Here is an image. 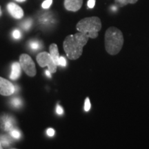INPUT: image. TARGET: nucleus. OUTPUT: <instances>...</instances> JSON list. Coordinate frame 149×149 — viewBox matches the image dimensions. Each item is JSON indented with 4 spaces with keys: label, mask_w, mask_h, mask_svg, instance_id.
<instances>
[{
    "label": "nucleus",
    "mask_w": 149,
    "mask_h": 149,
    "mask_svg": "<svg viewBox=\"0 0 149 149\" xmlns=\"http://www.w3.org/2000/svg\"><path fill=\"white\" fill-rule=\"evenodd\" d=\"M21 69L22 67L20 66L19 62L13 63L11 66V74L10 78L13 80L17 79L21 75Z\"/></svg>",
    "instance_id": "9"
},
{
    "label": "nucleus",
    "mask_w": 149,
    "mask_h": 149,
    "mask_svg": "<svg viewBox=\"0 0 149 149\" xmlns=\"http://www.w3.org/2000/svg\"><path fill=\"white\" fill-rule=\"evenodd\" d=\"M0 149H3V148H2V146H1V141H0Z\"/></svg>",
    "instance_id": "27"
},
{
    "label": "nucleus",
    "mask_w": 149,
    "mask_h": 149,
    "mask_svg": "<svg viewBox=\"0 0 149 149\" xmlns=\"http://www.w3.org/2000/svg\"><path fill=\"white\" fill-rule=\"evenodd\" d=\"M138 0H115L116 3L120 6H124L129 4V3H135Z\"/></svg>",
    "instance_id": "12"
},
{
    "label": "nucleus",
    "mask_w": 149,
    "mask_h": 149,
    "mask_svg": "<svg viewBox=\"0 0 149 149\" xmlns=\"http://www.w3.org/2000/svg\"><path fill=\"white\" fill-rule=\"evenodd\" d=\"M30 47L32 48L33 50H37L39 49L40 47V43H39L38 41H36V40H34V41H31V42H30Z\"/></svg>",
    "instance_id": "17"
},
{
    "label": "nucleus",
    "mask_w": 149,
    "mask_h": 149,
    "mask_svg": "<svg viewBox=\"0 0 149 149\" xmlns=\"http://www.w3.org/2000/svg\"><path fill=\"white\" fill-rule=\"evenodd\" d=\"M89 37L80 32L67 36L63 43L66 55L69 59L75 60L82 55L83 48L88 42Z\"/></svg>",
    "instance_id": "1"
},
{
    "label": "nucleus",
    "mask_w": 149,
    "mask_h": 149,
    "mask_svg": "<svg viewBox=\"0 0 149 149\" xmlns=\"http://www.w3.org/2000/svg\"><path fill=\"white\" fill-rule=\"evenodd\" d=\"M15 91V87L8 80L0 77V94L3 96H10Z\"/></svg>",
    "instance_id": "6"
},
{
    "label": "nucleus",
    "mask_w": 149,
    "mask_h": 149,
    "mask_svg": "<svg viewBox=\"0 0 149 149\" xmlns=\"http://www.w3.org/2000/svg\"><path fill=\"white\" fill-rule=\"evenodd\" d=\"M13 36L15 39H19L21 37V33L18 30H15L13 32Z\"/></svg>",
    "instance_id": "21"
},
{
    "label": "nucleus",
    "mask_w": 149,
    "mask_h": 149,
    "mask_svg": "<svg viewBox=\"0 0 149 149\" xmlns=\"http://www.w3.org/2000/svg\"><path fill=\"white\" fill-rule=\"evenodd\" d=\"M37 61L38 64L42 68L48 66V70L51 73H55L57 71V66L54 62L51 55L46 52H42V53H39L37 56Z\"/></svg>",
    "instance_id": "5"
},
{
    "label": "nucleus",
    "mask_w": 149,
    "mask_h": 149,
    "mask_svg": "<svg viewBox=\"0 0 149 149\" xmlns=\"http://www.w3.org/2000/svg\"><path fill=\"white\" fill-rule=\"evenodd\" d=\"M105 48L111 55L120 53L124 44V36L122 31L115 27H110L107 30L104 37Z\"/></svg>",
    "instance_id": "2"
},
{
    "label": "nucleus",
    "mask_w": 149,
    "mask_h": 149,
    "mask_svg": "<svg viewBox=\"0 0 149 149\" xmlns=\"http://www.w3.org/2000/svg\"><path fill=\"white\" fill-rule=\"evenodd\" d=\"M3 128L4 130L6 131H10L13 129H14L13 128V122L12 119L10 117H6V118L3 119Z\"/></svg>",
    "instance_id": "11"
},
{
    "label": "nucleus",
    "mask_w": 149,
    "mask_h": 149,
    "mask_svg": "<svg viewBox=\"0 0 149 149\" xmlns=\"http://www.w3.org/2000/svg\"><path fill=\"white\" fill-rule=\"evenodd\" d=\"M0 141H1V144H3L4 146H8L11 142L10 139L8 137H6V136H1V137H0Z\"/></svg>",
    "instance_id": "15"
},
{
    "label": "nucleus",
    "mask_w": 149,
    "mask_h": 149,
    "mask_svg": "<svg viewBox=\"0 0 149 149\" xmlns=\"http://www.w3.org/2000/svg\"><path fill=\"white\" fill-rule=\"evenodd\" d=\"M78 32L87 35L89 38L95 39L102 29V22L97 17H90L82 19L76 26Z\"/></svg>",
    "instance_id": "3"
},
{
    "label": "nucleus",
    "mask_w": 149,
    "mask_h": 149,
    "mask_svg": "<svg viewBox=\"0 0 149 149\" xmlns=\"http://www.w3.org/2000/svg\"><path fill=\"white\" fill-rule=\"evenodd\" d=\"M1 15V7H0V16Z\"/></svg>",
    "instance_id": "28"
},
{
    "label": "nucleus",
    "mask_w": 149,
    "mask_h": 149,
    "mask_svg": "<svg viewBox=\"0 0 149 149\" xmlns=\"http://www.w3.org/2000/svg\"><path fill=\"white\" fill-rule=\"evenodd\" d=\"M10 135L15 139H19L21 137V133L17 129H13L10 131Z\"/></svg>",
    "instance_id": "16"
},
{
    "label": "nucleus",
    "mask_w": 149,
    "mask_h": 149,
    "mask_svg": "<svg viewBox=\"0 0 149 149\" xmlns=\"http://www.w3.org/2000/svg\"><path fill=\"white\" fill-rule=\"evenodd\" d=\"M95 4V0H88V7L89 8H94Z\"/></svg>",
    "instance_id": "23"
},
{
    "label": "nucleus",
    "mask_w": 149,
    "mask_h": 149,
    "mask_svg": "<svg viewBox=\"0 0 149 149\" xmlns=\"http://www.w3.org/2000/svg\"><path fill=\"white\" fill-rule=\"evenodd\" d=\"M45 72H46V75H47V76H48V77H50V78H51V72H50V71H49V70H46V71H45Z\"/></svg>",
    "instance_id": "25"
},
{
    "label": "nucleus",
    "mask_w": 149,
    "mask_h": 149,
    "mask_svg": "<svg viewBox=\"0 0 149 149\" xmlns=\"http://www.w3.org/2000/svg\"><path fill=\"white\" fill-rule=\"evenodd\" d=\"M32 20L31 19H28L26 21L24 22V23L22 24V27L24 30H29L32 26Z\"/></svg>",
    "instance_id": "14"
},
{
    "label": "nucleus",
    "mask_w": 149,
    "mask_h": 149,
    "mask_svg": "<svg viewBox=\"0 0 149 149\" xmlns=\"http://www.w3.org/2000/svg\"><path fill=\"white\" fill-rule=\"evenodd\" d=\"M83 0H64V7L67 10L76 12L81 8Z\"/></svg>",
    "instance_id": "8"
},
{
    "label": "nucleus",
    "mask_w": 149,
    "mask_h": 149,
    "mask_svg": "<svg viewBox=\"0 0 149 149\" xmlns=\"http://www.w3.org/2000/svg\"><path fill=\"white\" fill-rule=\"evenodd\" d=\"M56 113H57L58 115L63 114V113H64V111H63L62 108H61L60 106L57 105V108H56Z\"/></svg>",
    "instance_id": "24"
},
{
    "label": "nucleus",
    "mask_w": 149,
    "mask_h": 149,
    "mask_svg": "<svg viewBox=\"0 0 149 149\" xmlns=\"http://www.w3.org/2000/svg\"><path fill=\"white\" fill-rule=\"evenodd\" d=\"M52 3H53V0H46V1H44V2L42 3V8L45 9L49 8L50 7H51Z\"/></svg>",
    "instance_id": "18"
},
{
    "label": "nucleus",
    "mask_w": 149,
    "mask_h": 149,
    "mask_svg": "<svg viewBox=\"0 0 149 149\" xmlns=\"http://www.w3.org/2000/svg\"><path fill=\"white\" fill-rule=\"evenodd\" d=\"M15 1H18V2H24V1H25L26 0H15Z\"/></svg>",
    "instance_id": "26"
},
{
    "label": "nucleus",
    "mask_w": 149,
    "mask_h": 149,
    "mask_svg": "<svg viewBox=\"0 0 149 149\" xmlns=\"http://www.w3.org/2000/svg\"><path fill=\"white\" fill-rule=\"evenodd\" d=\"M91 102H90V100H89L88 97H86L85 100V103H84V111L86 112L89 111V110L91 109Z\"/></svg>",
    "instance_id": "19"
},
{
    "label": "nucleus",
    "mask_w": 149,
    "mask_h": 149,
    "mask_svg": "<svg viewBox=\"0 0 149 149\" xmlns=\"http://www.w3.org/2000/svg\"><path fill=\"white\" fill-rule=\"evenodd\" d=\"M59 66H61L63 67L66 66V60L64 57H59Z\"/></svg>",
    "instance_id": "20"
},
{
    "label": "nucleus",
    "mask_w": 149,
    "mask_h": 149,
    "mask_svg": "<svg viewBox=\"0 0 149 149\" xmlns=\"http://www.w3.org/2000/svg\"><path fill=\"white\" fill-rule=\"evenodd\" d=\"M46 133H47V135L48 136H50V137H53V136H54V135H55V130L53 129V128H50L47 130Z\"/></svg>",
    "instance_id": "22"
},
{
    "label": "nucleus",
    "mask_w": 149,
    "mask_h": 149,
    "mask_svg": "<svg viewBox=\"0 0 149 149\" xmlns=\"http://www.w3.org/2000/svg\"><path fill=\"white\" fill-rule=\"evenodd\" d=\"M10 104L15 108H19L22 107V102L19 98L14 97L10 100Z\"/></svg>",
    "instance_id": "13"
},
{
    "label": "nucleus",
    "mask_w": 149,
    "mask_h": 149,
    "mask_svg": "<svg viewBox=\"0 0 149 149\" xmlns=\"http://www.w3.org/2000/svg\"><path fill=\"white\" fill-rule=\"evenodd\" d=\"M7 9H8V13H10L12 17H13L15 19H21L24 16V11L19 6L15 3H9L7 5Z\"/></svg>",
    "instance_id": "7"
},
{
    "label": "nucleus",
    "mask_w": 149,
    "mask_h": 149,
    "mask_svg": "<svg viewBox=\"0 0 149 149\" xmlns=\"http://www.w3.org/2000/svg\"><path fill=\"white\" fill-rule=\"evenodd\" d=\"M19 64L27 75L34 77L37 73L36 67L32 58L27 54H22L19 57Z\"/></svg>",
    "instance_id": "4"
},
{
    "label": "nucleus",
    "mask_w": 149,
    "mask_h": 149,
    "mask_svg": "<svg viewBox=\"0 0 149 149\" xmlns=\"http://www.w3.org/2000/svg\"><path fill=\"white\" fill-rule=\"evenodd\" d=\"M50 55L53 58L54 62L57 66H59V54L58 51V48L56 44H51L49 47Z\"/></svg>",
    "instance_id": "10"
}]
</instances>
